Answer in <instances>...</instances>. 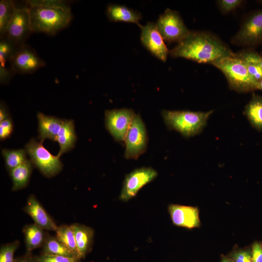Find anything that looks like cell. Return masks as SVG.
<instances>
[{"instance_id":"obj_1","label":"cell","mask_w":262,"mask_h":262,"mask_svg":"<svg viewBox=\"0 0 262 262\" xmlns=\"http://www.w3.org/2000/svg\"><path fill=\"white\" fill-rule=\"evenodd\" d=\"M169 53L173 57L184 58L199 63H211L223 57L236 56L216 37L197 32H190Z\"/></svg>"},{"instance_id":"obj_2","label":"cell","mask_w":262,"mask_h":262,"mask_svg":"<svg viewBox=\"0 0 262 262\" xmlns=\"http://www.w3.org/2000/svg\"><path fill=\"white\" fill-rule=\"evenodd\" d=\"M32 33L53 35L67 27L72 19L70 7L61 0L27 2Z\"/></svg>"},{"instance_id":"obj_3","label":"cell","mask_w":262,"mask_h":262,"mask_svg":"<svg viewBox=\"0 0 262 262\" xmlns=\"http://www.w3.org/2000/svg\"><path fill=\"white\" fill-rule=\"evenodd\" d=\"M213 112L164 110L162 112V116L169 130L177 131L185 137H190L203 131Z\"/></svg>"},{"instance_id":"obj_4","label":"cell","mask_w":262,"mask_h":262,"mask_svg":"<svg viewBox=\"0 0 262 262\" xmlns=\"http://www.w3.org/2000/svg\"><path fill=\"white\" fill-rule=\"evenodd\" d=\"M210 64L223 72L232 89L239 92L257 89V82L248 73L245 61L236 55L223 57Z\"/></svg>"},{"instance_id":"obj_5","label":"cell","mask_w":262,"mask_h":262,"mask_svg":"<svg viewBox=\"0 0 262 262\" xmlns=\"http://www.w3.org/2000/svg\"><path fill=\"white\" fill-rule=\"evenodd\" d=\"M42 143L32 139L25 146L26 151L32 164L44 176L50 178L61 171L63 164L57 156L53 155L44 147Z\"/></svg>"},{"instance_id":"obj_6","label":"cell","mask_w":262,"mask_h":262,"mask_svg":"<svg viewBox=\"0 0 262 262\" xmlns=\"http://www.w3.org/2000/svg\"><path fill=\"white\" fill-rule=\"evenodd\" d=\"M148 135L140 114H136L124 140V157L127 159H137L147 150Z\"/></svg>"},{"instance_id":"obj_7","label":"cell","mask_w":262,"mask_h":262,"mask_svg":"<svg viewBox=\"0 0 262 262\" xmlns=\"http://www.w3.org/2000/svg\"><path fill=\"white\" fill-rule=\"evenodd\" d=\"M155 24L164 39L168 42H179L190 32L179 13L168 8L159 16Z\"/></svg>"},{"instance_id":"obj_8","label":"cell","mask_w":262,"mask_h":262,"mask_svg":"<svg viewBox=\"0 0 262 262\" xmlns=\"http://www.w3.org/2000/svg\"><path fill=\"white\" fill-rule=\"evenodd\" d=\"M135 115L134 110L130 108L105 111L104 115L106 128L116 141L119 143L124 142Z\"/></svg>"},{"instance_id":"obj_9","label":"cell","mask_w":262,"mask_h":262,"mask_svg":"<svg viewBox=\"0 0 262 262\" xmlns=\"http://www.w3.org/2000/svg\"><path fill=\"white\" fill-rule=\"evenodd\" d=\"M158 172L152 167H142L136 168L126 175L119 198L127 202L134 197L145 185L153 180Z\"/></svg>"},{"instance_id":"obj_10","label":"cell","mask_w":262,"mask_h":262,"mask_svg":"<svg viewBox=\"0 0 262 262\" xmlns=\"http://www.w3.org/2000/svg\"><path fill=\"white\" fill-rule=\"evenodd\" d=\"M9 62L13 71L20 74L33 73L46 65L36 51L25 44L17 48Z\"/></svg>"},{"instance_id":"obj_11","label":"cell","mask_w":262,"mask_h":262,"mask_svg":"<svg viewBox=\"0 0 262 262\" xmlns=\"http://www.w3.org/2000/svg\"><path fill=\"white\" fill-rule=\"evenodd\" d=\"M32 33L28 8L26 6L16 8L5 37L17 47H20L25 44V41Z\"/></svg>"},{"instance_id":"obj_12","label":"cell","mask_w":262,"mask_h":262,"mask_svg":"<svg viewBox=\"0 0 262 262\" xmlns=\"http://www.w3.org/2000/svg\"><path fill=\"white\" fill-rule=\"evenodd\" d=\"M139 27L141 30L140 40L143 46L154 56L165 62L169 51L156 24L148 22L145 26Z\"/></svg>"},{"instance_id":"obj_13","label":"cell","mask_w":262,"mask_h":262,"mask_svg":"<svg viewBox=\"0 0 262 262\" xmlns=\"http://www.w3.org/2000/svg\"><path fill=\"white\" fill-rule=\"evenodd\" d=\"M262 40V10L250 15L234 37L240 44L252 45Z\"/></svg>"},{"instance_id":"obj_14","label":"cell","mask_w":262,"mask_h":262,"mask_svg":"<svg viewBox=\"0 0 262 262\" xmlns=\"http://www.w3.org/2000/svg\"><path fill=\"white\" fill-rule=\"evenodd\" d=\"M168 211L175 226L192 229L201 225L199 211L197 207L170 204Z\"/></svg>"},{"instance_id":"obj_15","label":"cell","mask_w":262,"mask_h":262,"mask_svg":"<svg viewBox=\"0 0 262 262\" xmlns=\"http://www.w3.org/2000/svg\"><path fill=\"white\" fill-rule=\"evenodd\" d=\"M23 210L44 229L55 231L57 229V225L34 195L28 197Z\"/></svg>"},{"instance_id":"obj_16","label":"cell","mask_w":262,"mask_h":262,"mask_svg":"<svg viewBox=\"0 0 262 262\" xmlns=\"http://www.w3.org/2000/svg\"><path fill=\"white\" fill-rule=\"evenodd\" d=\"M70 226L74 232L79 256L81 259L84 258L92 249L94 230L89 226L78 223L72 224Z\"/></svg>"},{"instance_id":"obj_17","label":"cell","mask_w":262,"mask_h":262,"mask_svg":"<svg viewBox=\"0 0 262 262\" xmlns=\"http://www.w3.org/2000/svg\"><path fill=\"white\" fill-rule=\"evenodd\" d=\"M106 15L111 21L132 23L139 26L141 25L139 21L142 18L141 14L125 5L110 4L107 6Z\"/></svg>"},{"instance_id":"obj_18","label":"cell","mask_w":262,"mask_h":262,"mask_svg":"<svg viewBox=\"0 0 262 262\" xmlns=\"http://www.w3.org/2000/svg\"><path fill=\"white\" fill-rule=\"evenodd\" d=\"M38 132L41 141L46 139L56 141L62 125L63 119L47 115L41 112L37 114Z\"/></svg>"},{"instance_id":"obj_19","label":"cell","mask_w":262,"mask_h":262,"mask_svg":"<svg viewBox=\"0 0 262 262\" xmlns=\"http://www.w3.org/2000/svg\"><path fill=\"white\" fill-rule=\"evenodd\" d=\"M76 139L73 120L63 119L62 125L56 140L60 147L57 156L60 158L63 154L72 149Z\"/></svg>"},{"instance_id":"obj_20","label":"cell","mask_w":262,"mask_h":262,"mask_svg":"<svg viewBox=\"0 0 262 262\" xmlns=\"http://www.w3.org/2000/svg\"><path fill=\"white\" fill-rule=\"evenodd\" d=\"M24 235L27 252L42 247L46 238L47 233L35 223L25 225L22 229Z\"/></svg>"},{"instance_id":"obj_21","label":"cell","mask_w":262,"mask_h":262,"mask_svg":"<svg viewBox=\"0 0 262 262\" xmlns=\"http://www.w3.org/2000/svg\"><path fill=\"white\" fill-rule=\"evenodd\" d=\"M33 169L32 163L27 160L9 171L13 185L12 190L17 191L25 187L29 183Z\"/></svg>"},{"instance_id":"obj_22","label":"cell","mask_w":262,"mask_h":262,"mask_svg":"<svg viewBox=\"0 0 262 262\" xmlns=\"http://www.w3.org/2000/svg\"><path fill=\"white\" fill-rule=\"evenodd\" d=\"M244 114L252 127L262 131V97L254 94L245 107Z\"/></svg>"},{"instance_id":"obj_23","label":"cell","mask_w":262,"mask_h":262,"mask_svg":"<svg viewBox=\"0 0 262 262\" xmlns=\"http://www.w3.org/2000/svg\"><path fill=\"white\" fill-rule=\"evenodd\" d=\"M41 247V254H42L78 257L56 237L51 236L48 233Z\"/></svg>"},{"instance_id":"obj_24","label":"cell","mask_w":262,"mask_h":262,"mask_svg":"<svg viewBox=\"0 0 262 262\" xmlns=\"http://www.w3.org/2000/svg\"><path fill=\"white\" fill-rule=\"evenodd\" d=\"M16 7L13 1H0V39L6 35L8 27L15 15Z\"/></svg>"},{"instance_id":"obj_25","label":"cell","mask_w":262,"mask_h":262,"mask_svg":"<svg viewBox=\"0 0 262 262\" xmlns=\"http://www.w3.org/2000/svg\"><path fill=\"white\" fill-rule=\"evenodd\" d=\"M55 232V237L77 257L81 258L78 251L74 232L70 225H62L58 226Z\"/></svg>"},{"instance_id":"obj_26","label":"cell","mask_w":262,"mask_h":262,"mask_svg":"<svg viewBox=\"0 0 262 262\" xmlns=\"http://www.w3.org/2000/svg\"><path fill=\"white\" fill-rule=\"evenodd\" d=\"M26 151L22 149L11 150L3 149L2 155L5 160L7 169L10 171L23 163L26 159Z\"/></svg>"},{"instance_id":"obj_27","label":"cell","mask_w":262,"mask_h":262,"mask_svg":"<svg viewBox=\"0 0 262 262\" xmlns=\"http://www.w3.org/2000/svg\"><path fill=\"white\" fill-rule=\"evenodd\" d=\"M19 47L6 37L0 41V67H5V64L10 61Z\"/></svg>"},{"instance_id":"obj_28","label":"cell","mask_w":262,"mask_h":262,"mask_svg":"<svg viewBox=\"0 0 262 262\" xmlns=\"http://www.w3.org/2000/svg\"><path fill=\"white\" fill-rule=\"evenodd\" d=\"M226 256L233 262H252L251 248L250 246L240 248L236 245Z\"/></svg>"},{"instance_id":"obj_29","label":"cell","mask_w":262,"mask_h":262,"mask_svg":"<svg viewBox=\"0 0 262 262\" xmlns=\"http://www.w3.org/2000/svg\"><path fill=\"white\" fill-rule=\"evenodd\" d=\"M19 246L18 240L2 245L0 248V262H14V254Z\"/></svg>"},{"instance_id":"obj_30","label":"cell","mask_w":262,"mask_h":262,"mask_svg":"<svg viewBox=\"0 0 262 262\" xmlns=\"http://www.w3.org/2000/svg\"><path fill=\"white\" fill-rule=\"evenodd\" d=\"M38 262H80L81 259L77 257H67L40 254L36 256Z\"/></svg>"},{"instance_id":"obj_31","label":"cell","mask_w":262,"mask_h":262,"mask_svg":"<svg viewBox=\"0 0 262 262\" xmlns=\"http://www.w3.org/2000/svg\"><path fill=\"white\" fill-rule=\"evenodd\" d=\"M245 61L259 66L262 69V56L253 51H244L236 55Z\"/></svg>"},{"instance_id":"obj_32","label":"cell","mask_w":262,"mask_h":262,"mask_svg":"<svg viewBox=\"0 0 262 262\" xmlns=\"http://www.w3.org/2000/svg\"><path fill=\"white\" fill-rule=\"evenodd\" d=\"M13 131V124L9 117L0 122V138L5 140L9 138Z\"/></svg>"},{"instance_id":"obj_33","label":"cell","mask_w":262,"mask_h":262,"mask_svg":"<svg viewBox=\"0 0 262 262\" xmlns=\"http://www.w3.org/2000/svg\"><path fill=\"white\" fill-rule=\"evenodd\" d=\"M245 62L249 75L257 82L262 80V69L258 65Z\"/></svg>"},{"instance_id":"obj_34","label":"cell","mask_w":262,"mask_h":262,"mask_svg":"<svg viewBox=\"0 0 262 262\" xmlns=\"http://www.w3.org/2000/svg\"><path fill=\"white\" fill-rule=\"evenodd\" d=\"M251 248L252 262H262V242H254Z\"/></svg>"},{"instance_id":"obj_35","label":"cell","mask_w":262,"mask_h":262,"mask_svg":"<svg viewBox=\"0 0 262 262\" xmlns=\"http://www.w3.org/2000/svg\"><path fill=\"white\" fill-rule=\"evenodd\" d=\"M240 0H221L218 3L221 9L225 12H228L235 9L242 2Z\"/></svg>"},{"instance_id":"obj_36","label":"cell","mask_w":262,"mask_h":262,"mask_svg":"<svg viewBox=\"0 0 262 262\" xmlns=\"http://www.w3.org/2000/svg\"><path fill=\"white\" fill-rule=\"evenodd\" d=\"M15 72L11 68L0 67V82L1 84L7 83Z\"/></svg>"},{"instance_id":"obj_37","label":"cell","mask_w":262,"mask_h":262,"mask_svg":"<svg viewBox=\"0 0 262 262\" xmlns=\"http://www.w3.org/2000/svg\"><path fill=\"white\" fill-rule=\"evenodd\" d=\"M14 262H38L36 256L33 255L31 252H27L25 254L15 259Z\"/></svg>"},{"instance_id":"obj_38","label":"cell","mask_w":262,"mask_h":262,"mask_svg":"<svg viewBox=\"0 0 262 262\" xmlns=\"http://www.w3.org/2000/svg\"><path fill=\"white\" fill-rule=\"evenodd\" d=\"M9 117L5 106H4L3 103H1L0 106V122Z\"/></svg>"},{"instance_id":"obj_39","label":"cell","mask_w":262,"mask_h":262,"mask_svg":"<svg viewBox=\"0 0 262 262\" xmlns=\"http://www.w3.org/2000/svg\"><path fill=\"white\" fill-rule=\"evenodd\" d=\"M221 262H233L230 259L226 256H222Z\"/></svg>"},{"instance_id":"obj_40","label":"cell","mask_w":262,"mask_h":262,"mask_svg":"<svg viewBox=\"0 0 262 262\" xmlns=\"http://www.w3.org/2000/svg\"><path fill=\"white\" fill-rule=\"evenodd\" d=\"M257 89H260L262 90V79L257 82Z\"/></svg>"}]
</instances>
